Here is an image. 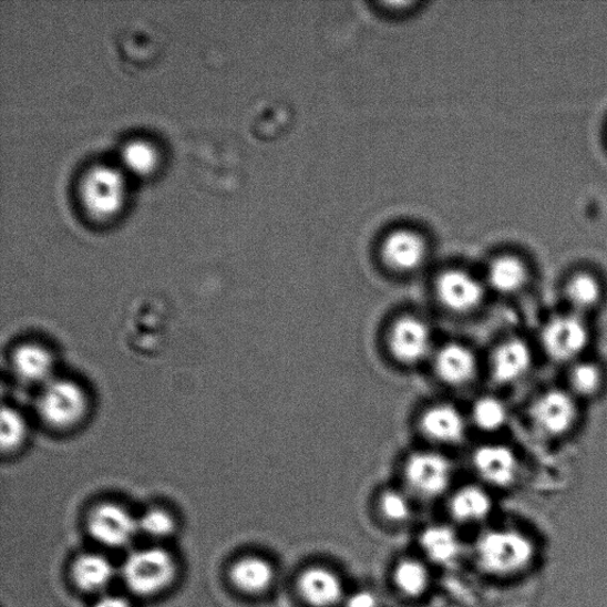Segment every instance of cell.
<instances>
[{
  "label": "cell",
  "instance_id": "1",
  "mask_svg": "<svg viewBox=\"0 0 607 607\" xmlns=\"http://www.w3.org/2000/svg\"><path fill=\"white\" fill-rule=\"evenodd\" d=\"M535 547L524 533L511 528L485 531L475 544V558L488 575L507 577L527 568Z\"/></svg>",
  "mask_w": 607,
  "mask_h": 607
},
{
  "label": "cell",
  "instance_id": "2",
  "mask_svg": "<svg viewBox=\"0 0 607 607\" xmlns=\"http://www.w3.org/2000/svg\"><path fill=\"white\" fill-rule=\"evenodd\" d=\"M384 348L388 357L402 368L430 363L436 349L433 329L423 316L401 312L385 328Z\"/></svg>",
  "mask_w": 607,
  "mask_h": 607
},
{
  "label": "cell",
  "instance_id": "3",
  "mask_svg": "<svg viewBox=\"0 0 607 607\" xmlns=\"http://www.w3.org/2000/svg\"><path fill=\"white\" fill-rule=\"evenodd\" d=\"M91 409L90 395L75 380L55 378L42 387L38 413L42 423L54 431H71L81 425Z\"/></svg>",
  "mask_w": 607,
  "mask_h": 607
},
{
  "label": "cell",
  "instance_id": "4",
  "mask_svg": "<svg viewBox=\"0 0 607 607\" xmlns=\"http://www.w3.org/2000/svg\"><path fill=\"white\" fill-rule=\"evenodd\" d=\"M404 488L420 498L433 500L450 492L454 466L443 450L434 447L410 452L401 465Z\"/></svg>",
  "mask_w": 607,
  "mask_h": 607
},
{
  "label": "cell",
  "instance_id": "5",
  "mask_svg": "<svg viewBox=\"0 0 607 607\" xmlns=\"http://www.w3.org/2000/svg\"><path fill=\"white\" fill-rule=\"evenodd\" d=\"M122 576L130 591L141 597L162 594L177 576L173 555L160 547L132 552L124 562Z\"/></svg>",
  "mask_w": 607,
  "mask_h": 607
},
{
  "label": "cell",
  "instance_id": "6",
  "mask_svg": "<svg viewBox=\"0 0 607 607\" xmlns=\"http://www.w3.org/2000/svg\"><path fill=\"white\" fill-rule=\"evenodd\" d=\"M539 342L552 361L573 364L583 359L591 344V330L583 316L562 313L547 320Z\"/></svg>",
  "mask_w": 607,
  "mask_h": 607
},
{
  "label": "cell",
  "instance_id": "7",
  "mask_svg": "<svg viewBox=\"0 0 607 607\" xmlns=\"http://www.w3.org/2000/svg\"><path fill=\"white\" fill-rule=\"evenodd\" d=\"M484 279L463 268H447L436 276L433 285L434 298L444 311L454 316L477 312L486 298Z\"/></svg>",
  "mask_w": 607,
  "mask_h": 607
},
{
  "label": "cell",
  "instance_id": "8",
  "mask_svg": "<svg viewBox=\"0 0 607 607\" xmlns=\"http://www.w3.org/2000/svg\"><path fill=\"white\" fill-rule=\"evenodd\" d=\"M418 430L431 447H457L466 441L471 428L465 411L449 401L428 404L418 416Z\"/></svg>",
  "mask_w": 607,
  "mask_h": 607
},
{
  "label": "cell",
  "instance_id": "9",
  "mask_svg": "<svg viewBox=\"0 0 607 607\" xmlns=\"http://www.w3.org/2000/svg\"><path fill=\"white\" fill-rule=\"evenodd\" d=\"M534 429L549 440L566 436L579 420L578 399L568 390H549L538 395L531 408Z\"/></svg>",
  "mask_w": 607,
  "mask_h": 607
},
{
  "label": "cell",
  "instance_id": "10",
  "mask_svg": "<svg viewBox=\"0 0 607 607\" xmlns=\"http://www.w3.org/2000/svg\"><path fill=\"white\" fill-rule=\"evenodd\" d=\"M434 377L452 390H463L480 374V359L474 349L461 341L436 346L430 361Z\"/></svg>",
  "mask_w": 607,
  "mask_h": 607
},
{
  "label": "cell",
  "instance_id": "11",
  "mask_svg": "<svg viewBox=\"0 0 607 607\" xmlns=\"http://www.w3.org/2000/svg\"><path fill=\"white\" fill-rule=\"evenodd\" d=\"M88 529L97 544L110 548L128 546L140 533L138 518L114 502L100 503L91 511Z\"/></svg>",
  "mask_w": 607,
  "mask_h": 607
},
{
  "label": "cell",
  "instance_id": "12",
  "mask_svg": "<svg viewBox=\"0 0 607 607\" xmlns=\"http://www.w3.org/2000/svg\"><path fill=\"white\" fill-rule=\"evenodd\" d=\"M471 466L483 485L498 488L513 485L519 475L516 452L501 443H484L471 453Z\"/></svg>",
  "mask_w": 607,
  "mask_h": 607
},
{
  "label": "cell",
  "instance_id": "13",
  "mask_svg": "<svg viewBox=\"0 0 607 607\" xmlns=\"http://www.w3.org/2000/svg\"><path fill=\"white\" fill-rule=\"evenodd\" d=\"M533 362L531 346L519 337H510L495 346L488 370L495 383L512 385L529 374Z\"/></svg>",
  "mask_w": 607,
  "mask_h": 607
},
{
  "label": "cell",
  "instance_id": "14",
  "mask_svg": "<svg viewBox=\"0 0 607 607\" xmlns=\"http://www.w3.org/2000/svg\"><path fill=\"white\" fill-rule=\"evenodd\" d=\"M299 597L310 607H335L346 599L344 585L335 570L326 566L302 569L296 580Z\"/></svg>",
  "mask_w": 607,
  "mask_h": 607
},
{
  "label": "cell",
  "instance_id": "15",
  "mask_svg": "<svg viewBox=\"0 0 607 607\" xmlns=\"http://www.w3.org/2000/svg\"><path fill=\"white\" fill-rule=\"evenodd\" d=\"M384 265L399 275H411L424 265L426 243L411 230H398L387 236L381 247Z\"/></svg>",
  "mask_w": 607,
  "mask_h": 607
},
{
  "label": "cell",
  "instance_id": "16",
  "mask_svg": "<svg viewBox=\"0 0 607 607\" xmlns=\"http://www.w3.org/2000/svg\"><path fill=\"white\" fill-rule=\"evenodd\" d=\"M11 367L16 378L25 384L43 387L55 379V358L39 343L17 347L11 356Z\"/></svg>",
  "mask_w": 607,
  "mask_h": 607
},
{
  "label": "cell",
  "instance_id": "17",
  "mask_svg": "<svg viewBox=\"0 0 607 607\" xmlns=\"http://www.w3.org/2000/svg\"><path fill=\"white\" fill-rule=\"evenodd\" d=\"M494 510V500L485 485L465 484L455 488L449 498V512L459 524H482Z\"/></svg>",
  "mask_w": 607,
  "mask_h": 607
},
{
  "label": "cell",
  "instance_id": "18",
  "mask_svg": "<svg viewBox=\"0 0 607 607\" xmlns=\"http://www.w3.org/2000/svg\"><path fill=\"white\" fill-rule=\"evenodd\" d=\"M229 579L239 593L259 596L272 587L276 580V568L263 556L246 555L230 566Z\"/></svg>",
  "mask_w": 607,
  "mask_h": 607
},
{
  "label": "cell",
  "instance_id": "19",
  "mask_svg": "<svg viewBox=\"0 0 607 607\" xmlns=\"http://www.w3.org/2000/svg\"><path fill=\"white\" fill-rule=\"evenodd\" d=\"M527 265L514 256H501L488 264L484 277L487 290L501 296H514L526 288Z\"/></svg>",
  "mask_w": 607,
  "mask_h": 607
},
{
  "label": "cell",
  "instance_id": "20",
  "mask_svg": "<svg viewBox=\"0 0 607 607\" xmlns=\"http://www.w3.org/2000/svg\"><path fill=\"white\" fill-rule=\"evenodd\" d=\"M71 576L82 593L103 591L114 578V567L106 556L86 553L78 556L72 565Z\"/></svg>",
  "mask_w": 607,
  "mask_h": 607
},
{
  "label": "cell",
  "instance_id": "21",
  "mask_svg": "<svg viewBox=\"0 0 607 607\" xmlns=\"http://www.w3.org/2000/svg\"><path fill=\"white\" fill-rule=\"evenodd\" d=\"M419 545L430 562L443 566L454 564L463 553L460 535L446 525L425 528L420 534Z\"/></svg>",
  "mask_w": 607,
  "mask_h": 607
},
{
  "label": "cell",
  "instance_id": "22",
  "mask_svg": "<svg viewBox=\"0 0 607 607\" xmlns=\"http://www.w3.org/2000/svg\"><path fill=\"white\" fill-rule=\"evenodd\" d=\"M470 424L482 433L494 434L507 428L511 412L507 402L494 394H483L467 412Z\"/></svg>",
  "mask_w": 607,
  "mask_h": 607
},
{
  "label": "cell",
  "instance_id": "23",
  "mask_svg": "<svg viewBox=\"0 0 607 607\" xmlns=\"http://www.w3.org/2000/svg\"><path fill=\"white\" fill-rule=\"evenodd\" d=\"M565 299L570 312L580 316L596 310L603 300L604 291L599 279L588 272H579L565 285Z\"/></svg>",
  "mask_w": 607,
  "mask_h": 607
},
{
  "label": "cell",
  "instance_id": "24",
  "mask_svg": "<svg viewBox=\"0 0 607 607\" xmlns=\"http://www.w3.org/2000/svg\"><path fill=\"white\" fill-rule=\"evenodd\" d=\"M392 580L401 595L419 598L428 593L432 577L425 562L407 558L398 562L394 566Z\"/></svg>",
  "mask_w": 607,
  "mask_h": 607
},
{
  "label": "cell",
  "instance_id": "25",
  "mask_svg": "<svg viewBox=\"0 0 607 607\" xmlns=\"http://www.w3.org/2000/svg\"><path fill=\"white\" fill-rule=\"evenodd\" d=\"M568 391L579 399H594L603 391L605 373L594 361L580 360L573 363L568 377Z\"/></svg>",
  "mask_w": 607,
  "mask_h": 607
},
{
  "label": "cell",
  "instance_id": "26",
  "mask_svg": "<svg viewBox=\"0 0 607 607\" xmlns=\"http://www.w3.org/2000/svg\"><path fill=\"white\" fill-rule=\"evenodd\" d=\"M378 510L391 524H407L414 514L413 496L407 488L385 487L378 496Z\"/></svg>",
  "mask_w": 607,
  "mask_h": 607
},
{
  "label": "cell",
  "instance_id": "27",
  "mask_svg": "<svg viewBox=\"0 0 607 607\" xmlns=\"http://www.w3.org/2000/svg\"><path fill=\"white\" fill-rule=\"evenodd\" d=\"M29 433L25 416L12 407L2 410V450L4 453L19 451L27 442Z\"/></svg>",
  "mask_w": 607,
  "mask_h": 607
},
{
  "label": "cell",
  "instance_id": "28",
  "mask_svg": "<svg viewBox=\"0 0 607 607\" xmlns=\"http://www.w3.org/2000/svg\"><path fill=\"white\" fill-rule=\"evenodd\" d=\"M138 529L151 538L163 539L175 533L176 519L163 508H151L138 517Z\"/></svg>",
  "mask_w": 607,
  "mask_h": 607
},
{
  "label": "cell",
  "instance_id": "29",
  "mask_svg": "<svg viewBox=\"0 0 607 607\" xmlns=\"http://www.w3.org/2000/svg\"><path fill=\"white\" fill-rule=\"evenodd\" d=\"M344 607H379V596L369 588H360L346 596Z\"/></svg>",
  "mask_w": 607,
  "mask_h": 607
},
{
  "label": "cell",
  "instance_id": "30",
  "mask_svg": "<svg viewBox=\"0 0 607 607\" xmlns=\"http://www.w3.org/2000/svg\"><path fill=\"white\" fill-rule=\"evenodd\" d=\"M93 607H132L130 601L121 596L107 595L97 599Z\"/></svg>",
  "mask_w": 607,
  "mask_h": 607
}]
</instances>
